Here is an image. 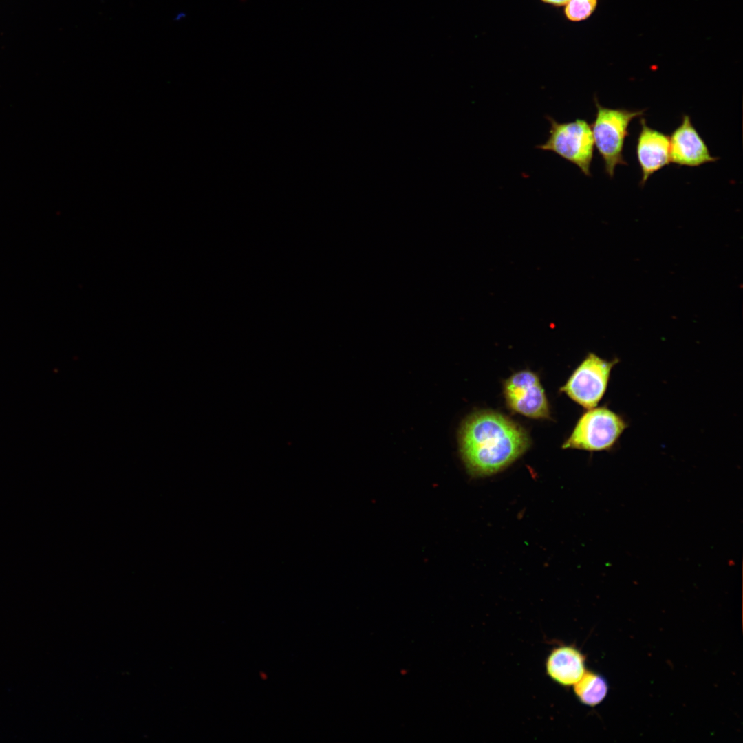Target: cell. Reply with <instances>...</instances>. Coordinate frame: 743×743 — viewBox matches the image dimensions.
Here are the masks:
<instances>
[{
    "label": "cell",
    "instance_id": "7a4b0ae2",
    "mask_svg": "<svg viewBox=\"0 0 743 743\" xmlns=\"http://www.w3.org/2000/svg\"><path fill=\"white\" fill-rule=\"evenodd\" d=\"M596 113L591 126L594 145L601 155L608 176L613 177L618 165H627L623 157L625 138L629 135L632 120L645 110L609 108L602 106L594 97Z\"/></svg>",
    "mask_w": 743,
    "mask_h": 743
},
{
    "label": "cell",
    "instance_id": "7c38bea8",
    "mask_svg": "<svg viewBox=\"0 0 743 743\" xmlns=\"http://www.w3.org/2000/svg\"><path fill=\"white\" fill-rule=\"evenodd\" d=\"M546 3L554 5V6H563L566 5L569 0H542Z\"/></svg>",
    "mask_w": 743,
    "mask_h": 743
},
{
    "label": "cell",
    "instance_id": "8fae6325",
    "mask_svg": "<svg viewBox=\"0 0 743 743\" xmlns=\"http://www.w3.org/2000/svg\"><path fill=\"white\" fill-rule=\"evenodd\" d=\"M596 3L597 0H569L566 4L565 14L570 21H582L591 15Z\"/></svg>",
    "mask_w": 743,
    "mask_h": 743
},
{
    "label": "cell",
    "instance_id": "5b68a950",
    "mask_svg": "<svg viewBox=\"0 0 743 743\" xmlns=\"http://www.w3.org/2000/svg\"><path fill=\"white\" fill-rule=\"evenodd\" d=\"M619 359H603L588 353L560 388L573 401L586 409L596 407L604 396L614 367Z\"/></svg>",
    "mask_w": 743,
    "mask_h": 743
},
{
    "label": "cell",
    "instance_id": "277c9868",
    "mask_svg": "<svg viewBox=\"0 0 743 743\" xmlns=\"http://www.w3.org/2000/svg\"><path fill=\"white\" fill-rule=\"evenodd\" d=\"M550 123L546 141L537 148L551 151L577 166L585 176H591L594 142L591 125L584 119L559 122L546 116Z\"/></svg>",
    "mask_w": 743,
    "mask_h": 743
},
{
    "label": "cell",
    "instance_id": "9c48e42d",
    "mask_svg": "<svg viewBox=\"0 0 743 743\" xmlns=\"http://www.w3.org/2000/svg\"><path fill=\"white\" fill-rule=\"evenodd\" d=\"M585 656L572 645H562L552 649L546 660L548 676L563 687L573 686L586 671Z\"/></svg>",
    "mask_w": 743,
    "mask_h": 743
},
{
    "label": "cell",
    "instance_id": "6da1fadb",
    "mask_svg": "<svg viewBox=\"0 0 743 743\" xmlns=\"http://www.w3.org/2000/svg\"><path fill=\"white\" fill-rule=\"evenodd\" d=\"M460 452L473 476L497 473L521 457L530 447L527 431L497 411L475 412L463 422L459 435Z\"/></svg>",
    "mask_w": 743,
    "mask_h": 743
},
{
    "label": "cell",
    "instance_id": "8992f818",
    "mask_svg": "<svg viewBox=\"0 0 743 743\" xmlns=\"http://www.w3.org/2000/svg\"><path fill=\"white\" fill-rule=\"evenodd\" d=\"M503 394L510 411L532 419H548L550 405L537 374L517 372L504 381Z\"/></svg>",
    "mask_w": 743,
    "mask_h": 743
},
{
    "label": "cell",
    "instance_id": "52a82bcc",
    "mask_svg": "<svg viewBox=\"0 0 743 743\" xmlns=\"http://www.w3.org/2000/svg\"><path fill=\"white\" fill-rule=\"evenodd\" d=\"M669 147L670 161L678 166L696 167L718 159L711 155L706 142L687 114L682 116L681 123L672 131Z\"/></svg>",
    "mask_w": 743,
    "mask_h": 743
},
{
    "label": "cell",
    "instance_id": "ba28073f",
    "mask_svg": "<svg viewBox=\"0 0 743 743\" xmlns=\"http://www.w3.org/2000/svg\"><path fill=\"white\" fill-rule=\"evenodd\" d=\"M640 127L636 154L641 171L640 185L643 186L650 176L671 161L669 136L649 127L644 118L640 119Z\"/></svg>",
    "mask_w": 743,
    "mask_h": 743
},
{
    "label": "cell",
    "instance_id": "30bf717a",
    "mask_svg": "<svg viewBox=\"0 0 743 743\" xmlns=\"http://www.w3.org/2000/svg\"><path fill=\"white\" fill-rule=\"evenodd\" d=\"M573 691L581 703L594 707L605 698L608 685L605 679L599 674L586 670L573 685Z\"/></svg>",
    "mask_w": 743,
    "mask_h": 743
},
{
    "label": "cell",
    "instance_id": "3957f363",
    "mask_svg": "<svg viewBox=\"0 0 743 743\" xmlns=\"http://www.w3.org/2000/svg\"><path fill=\"white\" fill-rule=\"evenodd\" d=\"M629 424L621 414L607 406L587 409L578 420L563 449L610 451L618 442Z\"/></svg>",
    "mask_w": 743,
    "mask_h": 743
}]
</instances>
